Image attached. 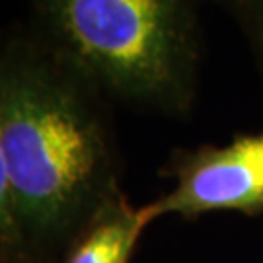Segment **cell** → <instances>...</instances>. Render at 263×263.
Listing matches in <instances>:
<instances>
[{
  "label": "cell",
  "mask_w": 263,
  "mask_h": 263,
  "mask_svg": "<svg viewBox=\"0 0 263 263\" xmlns=\"http://www.w3.org/2000/svg\"><path fill=\"white\" fill-rule=\"evenodd\" d=\"M144 205L119 199L76 238L61 263H131L144 228L151 224Z\"/></svg>",
  "instance_id": "obj_4"
},
{
  "label": "cell",
  "mask_w": 263,
  "mask_h": 263,
  "mask_svg": "<svg viewBox=\"0 0 263 263\" xmlns=\"http://www.w3.org/2000/svg\"><path fill=\"white\" fill-rule=\"evenodd\" d=\"M160 174L172 179V187L144 205L151 220L222 211L263 215V129L240 133L222 146L178 148Z\"/></svg>",
  "instance_id": "obj_3"
},
{
  "label": "cell",
  "mask_w": 263,
  "mask_h": 263,
  "mask_svg": "<svg viewBox=\"0 0 263 263\" xmlns=\"http://www.w3.org/2000/svg\"><path fill=\"white\" fill-rule=\"evenodd\" d=\"M240 28L263 76V0H216Z\"/></svg>",
  "instance_id": "obj_5"
},
{
  "label": "cell",
  "mask_w": 263,
  "mask_h": 263,
  "mask_svg": "<svg viewBox=\"0 0 263 263\" xmlns=\"http://www.w3.org/2000/svg\"><path fill=\"white\" fill-rule=\"evenodd\" d=\"M111 100L33 29L0 49V263H61L119 199Z\"/></svg>",
  "instance_id": "obj_1"
},
{
  "label": "cell",
  "mask_w": 263,
  "mask_h": 263,
  "mask_svg": "<svg viewBox=\"0 0 263 263\" xmlns=\"http://www.w3.org/2000/svg\"><path fill=\"white\" fill-rule=\"evenodd\" d=\"M31 29L111 102L185 117L201 70L199 0H26Z\"/></svg>",
  "instance_id": "obj_2"
}]
</instances>
